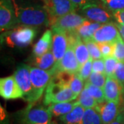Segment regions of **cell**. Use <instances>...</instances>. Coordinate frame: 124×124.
Wrapping results in <instances>:
<instances>
[{"label":"cell","instance_id":"cell-1","mask_svg":"<svg viewBox=\"0 0 124 124\" xmlns=\"http://www.w3.org/2000/svg\"><path fill=\"white\" fill-rule=\"evenodd\" d=\"M19 24L31 27L48 26L50 17L45 6L39 4L19 6L14 3Z\"/></svg>","mask_w":124,"mask_h":124},{"label":"cell","instance_id":"cell-2","mask_svg":"<svg viewBox=\"0 0 124 124\" xmlns=\"http://www.w3.org/2000/svg\"><path fill=\"white\" fill-rule=\"evenodd\" d=\"M17 115L20 124H50L53 115L48 107L32 103H28Z\"/></svg>","mask_w":124,"mask_h":124},{"label":"cell","instance_id":"cell-3","mask_svg":"<svg viewBox=\"0 0 124 124\" xmlns=\"http://www.w3.org/2000/svg\"><path fill=\"white\" fill-rule=\"evenodd\" d=\"M78 96L73 93L69 85L62 84L52 79L45 90L43 103L48 106L53 103L75 101Z\"/></svg>","mask_w":124,"mask_h":124},{"label":"cell","instance_id":"cell-4","mask_svg":"<svg viewBox=\"0 0 124 124\" xmlns=\"http://www.w3.org/2000/svg\"><path fill=\"white\" fill-rule=\"evenodd\" d=\"M80 15L86 19L99 23H106L113 22L112 12L107 8L103 3L99 1H91L83 7L79 8Z\"/></svg>","mask_w":124,"mask_h":124},{"label":"cell","instance_id":"cell-5","mask_svg":"<svg viewBox=\"0 0 124 124\" xmlns=\"http://www.w3.org/2000/svg\"><path fill=\"white\" fill-rule=\"evenodd\" d=\"M53 70H44L36 67L31 66V78L32 92L29 103L37 102L41 97L48 85L54 75Z\"/></svg>","mask_w":124,"mask_h":124},{"label":"cell","instance_id":"cell-6","mask_svg":"<svg viewBox=\"0 0 124 124\" xmlns=\"http://www.w3.org/2000/svg\"><path fill=\"white\" fill-rule=\"evenodd\" d=\"M35 35L36 31L33 27H17L7 32L6 42L11 48H26L32 43Z\"/></svg>","mask_w":124,"mask_h":124},{"label":"cell","instance_id":"cell-7","mask_svg":"<svg viewBox=\"0 0 124 124\" xmlns=\"http://www.w3.org/2000/svg\"><path fill=\"white\" fill-rule=\"evenodd\" d=\"M85 19L81 15L73 12L56 19L50 26L53 32H62L67 34L77 31Z\"/></svg>","mask_w":124,"mask_h":124},{"label":"cell","instance_id":"cell-8","mask_svg":"<svg viewBox=\"0 0 124 124\" xmlns=\"http://www.w3.org/2000/svg\"><path fill=\"white\" fill-rule=\"evenodd\" d=\"M49 15L50 23L56 19L75 12L78 7L70 0H43Z\"/></svg>","mask_w":124,"mask_h":124},{"label":"cell","instance_id":"cell-9","mask_svg":"<svg viewBox=\"0 0 124 124\" xmlns=\"http://www.w3.org/2000/svg\"><path fill=\"white\" fill-rule=\"evenodd\" d=\"M13 76L23 93V99L28 103L31 101L32 85L31 78V66L22 64L17 68Z\"/></svg>","mask_w":124,"mask_h":124},{"label":"cell","instance_id":"cell-10","mask_svg":"<svg viewBox=\"0 0 124 124\" xmlns=\"http://www.w3.org/2000/svg\"><path fill=\"white\" fill-rule=\"evenodd\" d=\"M18 24L15 6L11 0L0 1V28L1 31L14 29Z\"/></svg>","mask_w":124,"mask_h":124},{"label":"cell","instance_id":"cell-11","mask_svg":"<svg viewBox=\"0 0 124 124\" xmlns=\"http://www.w3.org/2000/svg\"><path fill=\"white\" fill-rule=\"evenodd\" d=\"M79 68L80 65L76 57L73 46L68 44V46L64 56L60 62L55 64L53 70L54 74L60 71H66L75 74L78 72Z\"/></svg>","mask_w":124,"mask_h":124},{"label":"cell","instance_id":"cell-12","mask_svg":"<svg viewBox=\"0 0 124 124\" xmlns=\"http://www.w3.org/2000/svg\"><path fill=\"white\" fill-rule=\"evenodd\" d=\"M121 37L119 30L115 22L103 23L95 32L93 39L97 43H110L114 44Z\"/></svg>","mask_w":124,"mask_h":124},{"label":"cell","instance_id":"cell-13","mask_svg":"<svg viewBox=\"0 0 124 124\" xmlns=\"http://www.w3.org/2000/svg\"><path fill=\"white\" fill-rule=\"evenodd\" d=\"M0 95L6 100L23 98V93L14 76L0 79Z\"/></svg>","mask_w":124,"mask_h":124},{"label":"cell","instance_id":"cell-14","mask_svg":"<svg viewBox=\"0 0 124 124\" xmlns=\"http://www.w3.org/2000/svg\"><path fill=\"white\" fill-rule=\"evenodd\" d=\"M120 103L105 101L99 103L95 109L99 112L103 124H109L116 118L120 110Z\"/></svg>","mask_w":124,"mask_h":124},{"label":"cell","instance_id":"cell-15","mask_svg":"<svg viewBox=\"0 0 124 124\" xmlns=\"http://www.w3.org/2000/svg\"><path fill=\"white\" fill-rule=\"evenodd\" d=\"M68 46V40L66 33L62 32H53V44L51 50L55 58L56 63L62 60L66 52Z\"/></svg>","mask_w":124,"mask_h":124},{"label":"cell","instance_id":"cell-16","mask_svg":"<svg viewBox=\"0 0 124 124\" xmlns=\"http://www.w3.org/2000/svg\"><path fill=\"white\" fill-rule=\"evenodd\" d=\"M103 92L106 101L121 103L122 90L119 82L114 77H107Z\"/></svg>","mask_w":124,"mask_h":124},{"label":"cell","instance_id":"cell-17","mask_svg":"<svg viewBox=\"0 0 124 124\" xmlns=\"http://www.w3.org/2000/svg\"><path fill=\"white\" fill-rule=\"evenodd\" d=\"M53 32L47 30L33 47L32 53L34 56H41L48 53L52 48Z\"/></svg>","mask_w":124,"mask_h":124},{"label":"cell","instance_id":"cell-18","mask_svg":"<svg viewBox=\"0 0 124 124\" xmlns=\"http://www.w3.org/2000/svg\"><path fill=\"white\" fill-rule=\"evenodd\" d=\"M56 64V60L52 50L41 56H34L31 60V65L44 70H50Z\"/></svg>","mask_w":124,"mask_h":124},{"label":"cell","instance_id":"cell-19","mask_svg":"<svg viewBox=\"0 0 124 124\" xmlns=\"http://www.w3.org/2000/svg\"><path fill=\"white\" fill-rule=\"evenodd\" d=\"M101 26V23L85 19L84 23L77 29V33L82 40L92 39L95 32Z\"/></svg>","mask_w":124,"mask_h":124},{"label":"cell","instance_id":"cell-20","mask_svg":"<svg viewBox=\"0 0 124 124\" xmlns=\"http://www.w3.org/2000/svg\"><path fill=\"white\" fill-rule=\"evenodd\" d=\"M77 105L78 103L77 100H75L72 101L53 103L48 107L49 108L53 116L56 117H60L70 113Z\"/></svg>","mask_w":124,"mask_h":124},{"label":"cell","instance_id":"cell-21","mask_svg":"<svg viewBox=\"0 0 124 124\" xmlns=\"http://www.w3.org/2000/svg\"><path fill=\"white\" fill-rule=\"evenodd\" d=\"M72 45L73 46L77 59L79 63L80 66H81L90 58L88 49L79 36L77 38L75 43Z\"/></svg>","mask_w":124,"mask_h":124},{"label":"cell","instance_id":"cell-22","mask_svg":"<svg viewBox=\"0 0 124 124\" xmlns=\"http://www.w3.org/2000/svg\"><path fill=\"white\" fill-rule=\"evenodd\" d=\"M76 100L78 104L84 108L85 109L95 108L99 104L98 102L89 94L85 88L81 91V93H80Z\"/></svg>","mask_w":124,"mask_h":124},{"label":"cell","instance_id":"cell-23","mask_svg":"<svg viewBox=\"0 0 124 124\" xmlns=\"http://www.w3.org/2000/svg\"><path fill=\"white\" fill-rule=\"evenodd\" d=\"M83 124H103L101 116L95 108L85 109Z\"/></svg>","mask_w":124,"mask_h":124},{"label":"cell","instance_id":"cell-24","mask_svg":"<svg viewBox=\"0 0 124 124\" xmlns=\"http://www.w3.org/2000/svg\"><path fill=\"white\" fill-rule=\"evenodd\" d=\"M84 88L87 90L89 94L98 102V103H101L106 101L103 88L91 84L88 81L85 83Z\"/></svg>","mask_w":124,"mask_h":124},{"label":"cell","instance_id":"cell-25","mask_svg":"<svg viewBox=\"0 0 124 124\" xmlns=\"http://www.w3.org/2000/svg\"><path fill=\"white\" fill-rule=\"evenodd\" d=\"M85 44L86 45L87 48L88 49L89 53L90 55V57L93 60H97L103 59L102 54L101 53L100 49L99 48L98 44L92 39H88L83 40Z\"/></svg>","mask_w":124,"mask_h":124},{"label":"cell","instance_id":"cell-26","mask_svg":"<svg viewBox=\"0 0 124 124\" xmlns=\"http://www.w3.org/2000/svg\"><path fill=\"white\" fill-rule=\"evenodd\" d=\"M84 81L77 75V73H75L72 75L69 86L73 91V93L76 94L77 96H79L80 93L84 88Z\"/></svg>","mask_w":124,"mask_h":124},{"label":"cell","instance_id":"cell-27","mask_svg":"<svg viewBox=\"0 0 124 124\" xmlns=\"http://www.w3.org/2000/svg\"><path fill=\"white\" fill-rule=\"evenodd\" d=\"M93 60L90 57L84 65L80 66L78 72H77V75L79 76L82 79L86 82L90 77V74L93 72Z\"/></svg>","mask_w":124,"mask_h":124},{"label":"cell","instance_id":"cell-28","mask_svg":"<svg viewBox=\"0 0 124 124\" xmlns=\"http://www.w3.org/2000/svg\"><path fill=\"white\" fill-rule=\"evenodd\" d=\"M114 46V51H113V56L118 62H124V41L119 37L113 44Z\"/></svg>","mask_w":124,"mask_h":124},{"label":"cell","instance_id":"cell-29","mask_svg":"<svg viewBox=\"0 0 124 124\" xmlns=\"http://www.w3.org/2000/svg\"><path fill=\"white\" fill-rule=\"evenodd\" d=\"M106 78L107 76L105 74L92 72L87 81L94 85H96L101 88H103L106 84Z\"/></svg>","mask_w":124,"mask_h":124},{"label":"cell","instance_id":"cell-30","mask_svg":"<svg viewBox=\"0 0 124 124\" xmlns=\"http://www.w3.org/2000/svg\"><path fill=\"white\" fill-rule=\"evenodd\" d=\"M105 62V75L107 77H113L118 61L114 57L103 58Z\"/></svg>","mask_w":124,"mask_h":124},{"label":"cell","instance_id":"cell-31","mask_svg":"<svg viewBox=\"0 0 124 124\" xmlns=\"http://www.w3.org/2000/svg\"><path fill=\"white\" fill-rule=\"evenodd\" d=\"M101 1L112 13L124 9V0H101Z\"/></svg>","mask_w":124,"mask_h":124},{"label":"cell","instance_id":"cell-32","mask_svg":"<svg viewBox=\"0 0 124 124\" xmlns=\"http://www.w3.org/2000/svg\"><path fill=\"white\" fill-rule=\"evenodd\" d=\"M113 77L119 82L123 93L124 92V62H118Z\"/></svg>","mask_w":124,"mask_h":124},{"label":"cell","instance_id":"cell-33","mask_svg":"<svg viewBox=\"0 0 124 124\" xmlns=\"http://www.w3.org/2000/svg\"><path fill=\"white\" fill-rule=\"evenodd\" d=\"M97 44L103 58L113 56V51H114L113 44H110V43H97Z\"/></svg>","mask_w":124,"mask_h":124},{"label":"cell","instance_id":"cell-34","mask_svg":"<svg viewBox=\"0 0 124 124\" xmlns=\"http://www.w3.org/2000/svg\"><path fill=\"white\" fill-rule=\"evenodd\" d=\"M93 72L105 74V62L104 59L93 60Z\"/></svg>","mask_w":124,"mask_h":124},{"label":"cell","instance_id":"cell-35","mask_svg":"<svg viewBox=\"0 0 124 124\" xmlns=\"http://www.w3.org/2000/svg\"><path fill=\"white\" fill-rule=\"evenodd\" d=\"M114 19L117 23L124 26V9L116 10L112 13Z\"/></svg>","mask_w":124,"mask_h":124},{"label":"cell","instance_id":"cell-36","mask_svg":"<svg viewBox=\"0 0 124 124\" xmlns=\"http://www.w3.org/2000/svg\"><path fill=\"white\" fill-rule=\"evenodd\" d=\"M109 124H124V106H120L119 112L115 119Z\"/></svg>","mask_w":124,"mask_h":124},{"label":"cell","instance_id":"cell-37","mask_svg":"<svg viewBox=\"0 0 124 124\" xmlns=\"http://www.w3.org/2000/svg\"><path fill=\"white\" fill-rule=\"evenodd\" d=\"M70 1L74 4H75L79 8L83 7L84 6L87 4L90 1H91L90 0H70Z\"/></svg>","mask_w":124,"mask_h":124},{"label":"cell","instance_id":"cell-38","mask_svg":"<svg viewBox=\"0 0 124 124\" xmlns=\"http://www.w3.org/2000/svg\"><path fill=\"white\" fill-rule=\"evenodd\" d=\"M115 24L116 26V27H117V28H118V30H119L120 35H121V38H122L124 41V26L120 24L119 23H117L116 22H115Z\"/></svg>","mask_w":124,"mask_h":124},{"label":"cell","instance_id":"cell-39","mask_svg":"<svg viewBox=\"0 0 124 124\" xmlns=\"http://www.w3.org/2000/svg\"><path fill=\"white\" fill-rule=\"evenodd\" d=\"M121 100L123 102V106H124V92L122 93V97H121Z\"/></svg>","mask_w":124,"mask_h":124},{"label":"cell","instance_id":"cell-40","mask_svg":"<svg viewBox=\"0 0 124 124\" xmlns=\"http://www.w3.org/2000/svg\"><path fill=\"white\" fill-rule=\"evenodd\" d=\"M83 124V121H80V122H76V123H72V124Z\"/></svg>","mask_w":124,"mask_h":124},{"label":"cell","instance_id":"cell-41","mask_svg":"<svg viewBox=\"0 0 124 124\" xmlns=\"http://www.w3.org/2000/svg\"><path fill=\"white\" fill-rule=\"evenodd\" d=\"M59 124L57 122V121H52V122H51V124Z\"/></svg>","mask_w":124,"mask_h":124},{"label":"cell","instance_id":"cell-42","mask_svg":"<svg viewBox=\"0 0 124 124\" xmlns=\"http://www.w3.org/2000/svg\"><path fill=\"white\" fill-rule=\"evenodd\" d=\"M90 1H101V0H90Z\"/></svg>","mask_w":124,"mask_h":124}]
</instances>
